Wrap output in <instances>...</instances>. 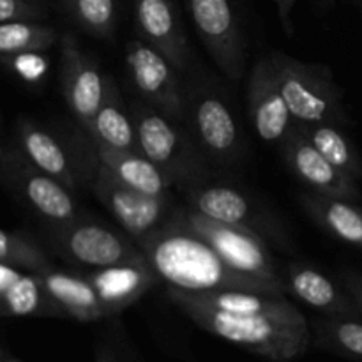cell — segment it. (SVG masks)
<instances>
[{
  "mask_svg": "<svg viewBox=\"0 0 362 362\" xmlns=\"http://www.w3.org/2000/svg\"><path fill=\"white\" fill-rule=\"evenodd\" d=\"M138 151L170 179L173 187H189L212 179V166L198 151L186 124L170 119L154 106L129 101Z\"/></svg>",
  "mask_w": 362,
  "mask_h": 362,
  "instance_id": "3",
  "label": "cell"
},
{
  "mask_svg": "<svg viewBox=\"0 0 362 362\" xmlns=\"http://www.w3.org/2000/svg\"><path fill=\"white\" fill-rule=\"evenodd\" d=\"M60 2L69 20L87 34L99 39H108L115 32V0H60Z\"/></svg>",
  "mask_w": 362,
  "mask_h": 362,
  "instance_id": "30",
  "label": "cell"
},
{
  "mask_svg": "<svg viewBox=\"0 0 362 362\" xmlns=\"http://www.w3.org/2000/svg\"><path fill=\"white\" fill-rule=\"evenodd\" d=\"M57 41L59 32L42 21L21 20L0 23V57L48 52Z\"/></svg>",
  "mask_w": 362,
  "mask_h": 362,
  "instance_id": "27",
  "label": "cell"
},
{
  "mask_svg": "<svg viewBox=\"0 0 362 362\" xmlns=\"http://www.w3.org/2000/svg\"><path fill=\"white\" fill-rule=\"evenodd\" d=\"M304 211L336 239L362 247V207L354 202L325 194L308 193L299 197Z\"/></svg>",
  "mask_w": 362,
  "mask_h": 362,
  "instance_id": "23",
  "label": "cell"
},
{
  "mask_svg": "<svg viewBox=\"0 0 362 362\" xmlns=\"http://www.w3.org/2000/svg\"><path fill=\"white\" fill-rule=\"evenodd\" d=\"M339 281H341V285L345 286V290L350 293L354 303H356L359 318L362 320V274H357L354 271H345Z\"/></svg>",
  "mask_w": 362,
  "mask_h": 362,
  "instance_id": "33",
  "label": "cell"
},
{
  "mask_svg": "<svg viewBox=\"0 0 362 362\" xmlns=\"http://www.w3.org/2000/svg\"><path fill=\"white\" fill-rule=\"evenodd\" d=\"M0 133H2V122H0Z\"/></svg>",
  "mask_w": 362,
  "mask_h": 362,
  "instance_id": "35",
  "label": "cell"
},
{
  "mask_svg": "<svg viewBox=\"0 0 362 362\" xmlns=\"http://www.w3.org/2000/svg\"><path fill=\"white\" fill-rule=\"evenodd\" d=\"M46 16V7L37 0H0V23L21 20L41 21Z\"/></svg>",
  "mask_w": 362,
  "mask_h": 362,
  "instance_id": "32",
  "label": "cell"
},
{
  "mask_svg": "<svg viewBox=\"0 0 362 362\" xmlns=\"http://www.w3.org/2000/svg\"><path fill=\"white\" fill-rule=\"evenodd\" d=\"M81 131L92 140L115 151H138L131 108L112 76L106 80L105 99L94 119L87 127H81Z\"/></svg>",
  "mask_w": 362,
  "mask_h": 362,
  "instance_id": "22",
  "label": "cell"
},
{
  "mask_svg": "<svg viewBox=\"0 0 362 362\" xmlns=\"http://www.w3.org/2000/svg\"><path fill=\"white\" fill-rule=\"evenodd\" d=\"M184 200L187 207L230 225L244 226L264 239L281 240L283 232L265 209H260L246 193L228 184H218L211 180L184 187Z\"/></svg>",
  "mask_w": 362,
  "mask_h": 362,
  "instance_id": "12",
  "label": "cell"
},
{
  "mask_svg": "<svg viewBox=\"0 0 362 362\" xmlns=\"http://www.w3.org/2000/svg\"><path fill=\"white\" fill-rule=\"evenodd\" d=\"M126 69L134 98L184 124L186 81L168 59L141 39H134L126 46Z\"/></svg>",
  "mask_w": 362,
  "mask_h": 362,
  "instance_id": "10",
  "label": "cell"
},
{
  "mask_svg": "<svg viewBox=\"0 0 362 362\" xmlns=\"http://www.w3.org/2000/svg\"><path fill=\"white\" fill-rule=\"evenodd\" d=\"M37 276L45 292L64 317L80 322H94L108 317L98 292L85 274L60 271L52 265Z\"/></svg>",
  "mask_w": 362,
  "mask_h": 362,
  "instance_id": "20",
  "label": "cell"
},
{
  "mask_svg": "<svg viewBox=\"0 0 362 362\" xmlns=\"http://www.w3.org/2000/svg\"><path fill=\"white\" fill-rule=\"evenodd\" d=\"M269 57L279 90L299 126L346 122L341 90L327 66L303 62L283 52Z\"/></svg>",
  "mask_w": 362,
  "mask_h": 362,
  "instance_id": "6",
  "label": "cell"
},
{
  "mask_svg": "<svg viewBox=\"0 0 362 362\" xmlns=\"http://www.w3.org/2000/svg\"><path fill=\"white\" fill-rule=\"evenodd\" d=\"M0 317H64L42 288L37 274L16 276L0 286Z\"/></svg>",
  "mask_w": 362,
  "mask_h": 362,
  "instance_id": "25",
  "label": "cell"
},
{
  "mask_svg": "<svg viewBox=\"0 0 362 362\" xmlns=\"http://www.w3.org/2000/svg\"><path fill=\"white\" fill-rule=\"evenodd\" d=\"M278 4V9H279V18H281V23L285 27L286 34L292 35L293 34V28H292V21H290V13H292V7L296 4V0H274Z\"/></svg>",
  "mask_w": 362,
  "mask_h": 362,
  "instance_id": "34",
  "label": "cell"
},
{
  "mask_svg": "<svg viewBox=\"0 0 362 362\" xmlns=\"http://www.w3.org/2000/svg\"><path fill=\"white\" fill-rule=\"evenodd\" d=\"M308 140L317 147L325 159L332 163L354 180L362 175V161L350 138L343 133L341 124L322 122L313 126H300Z\"/></svg>",
  "mask_w": 362,
  "mask_h": 362,
  "instance_id": "26",
  "label": "cell"
},
{
  "mask_svg": "<svg viewBox=\"0 0 362 362\" xmlns=\"http://www.w3.org/2000/svg\"><path fill=\"white\" fill-rule=\"evenodd\" d=\"M16 145L32 165L73 193L83 184V165L76 145L71 147L69 144H64L41 124L28 119L20 120L16 126Z\"/></svg>",
  "mask_w": 362,
  "mask_h": 362,
  "instance_id": "16",
  "label": "cell"
},
{
  "mask_svg": "<svg viewBox=\"0 0 362 362\" xmlns=\"http://www.w3.org/2000/svg\"><path fill=\"white\" fill-rule=\"evenodd\" d=\"M166 297L211 334L258 356L290 361L303 356L311 341V327L299 310L292 313L237 315L194 303L182 290L166 288Z\"/></svg>",
  "mask_w": 362,
  "mask_h": 362,
  "instance_id": "2",
  "label": "cell"
},
{
  "mask_svg": "<svg viewBox=\"0 0 362 362\" xmlns=\"http://www.w3.org/2000/svg\"><path fill=\"white\" fill-rule=\"evenodd\" d=\"M286 293L324 317L359 318L356 303L341 281L336 283L320 269L304 262H290L285 269Z\"/></svg>",
  "mask_w": 362,
  "mask_h": 362,
  "instance_id": "18",
  "label": "cell"
},
{
  "mask_svg": "<svg viewBox=\"0 0 362 362\" xmlns=\"http://www.w3.org/2000/svg\"><path fill=\"white\" fill-rule=\"evenodd\" d=\"M318 345L350 359L362 361V320L349 317H322L313 322Z\"/></svg>",
  "mask_w": 362,
  "mask_h": 362,
  "instance_id": "28",
  "label": "cell"
},
{
  "mask_svg": "<svg viewBox=\"0 0 362 362\" xmlns=\"http://www.w3.org/2000/svg\"><path fill=\"white\" fill-rule=\"evenodd\" d=\"M184 292V290H182ZM194 303L216 308L226 313L258 315V313H292L296 304L290 303L283 293L250 292V290H218V292H184Z\"/></svg>",
  "mask_w": 362,
  "mask_h": 362,
  "instance_id": "24",
  "label": "cell"
},
{
  "mask_svg": "<svg viewBox=\"0 0 362 362\" xmlns=\"http://www.w3.org/2000/svg\"><path fill=\"white\" fill-rule=\"evenodd\" d=\"M134 23L141 41L161 53L180 73L189 69L191 48L173 0H133Z\"/></svg>",
  "mask_w": 362,
  "mask_h": 362,
  "instance_id": "17",
  "label": "cell"
},
{
  "mask_svg": "<svg viewBox=\"0 0 362 362\" xmlns=\"http://www.w3.org/2000/svg\"><path fill=\"white\" fill-rule=\"evenodd\" d=\"M138 247L159 281H165L170 288L184 292L250 290L279 293L265 283L233 271L202 237L173 214L165 225L140 240Z\"/></svg>",
  "mask_w": 362,
  "mask_h": 362,
  "instance_id": "1",
  "label": "cell"
},
{
  "mask_svg": "<svg viewBox=\"0 0 362 362\" xmlns=\"http://www.w3.org/2000/svg\"><path fill=\"white\" fill-rule=\"evenodd\" d=\"M106 80L99 64L80 48L76 35L66 32L60 37V88L80 127H87L101 106Z\"/></svg>",
  "mask_w": 362,
  "mask_h": 362,
  "instance_id": "13",
  "label": "cell"
},
{
  "mask_svg": "<svg viewBox=\"0 0 362 362\" xmlns=\"http://www.w3.org/2000/svg\"><path fill=\"white\" fill-rule=\"evenodd\" d=\"M187 131L212 168L239 163L244 154V136L225 95L207 78L189 76L186 81Z\"/></svg>",
  "mask_w": 362,
  "mask_h": 362,
  "instance_id": "4",
  "label": "cell"
},
{
  "mask_svg": "<svg viewBox=\"0 0 362 362\" xmlns=\"http://www.w3.org/2000/svg\"><path fill=\"white\" fill-rule=\"evenodd\" d=\"M98 292L108 317L120 313L140 300L159 281L154 269L144 258L85 272Z\"/></svg>",
  "mask_w": 362,
  "mask_h": 362,
  "instance_id": "19",
  "label": "cell"
},
{
  "mask_svg": "<svg viewBox=\"0 0 362 362\" xmlns=\"http://www.w3.org/2000/svg\"><path fill=\"white\" fill-rule=\"evenodd\" d=\"M0 265L39 274L52 267V262L32 235L25 232L0 230Z\"/></svg>",
  "mask_w": 362,
  "mask_h": 362,
  "instance_id": "29",
  "label": "cell"
},
{
  "mask_svg": "<svg viewBox=\"0 0 362 362\" xmlns=\"http://www.w3.org/2000/svg\"><path fill=\"white\" fill-rule=\"evenodd\" d=\"M0 361H2V352H0Z\"/></svg>",
  "mask_w": 362,
  "mask_h": 362,
  "instance_id": "36",
  "label": "cell"
},
{
  "mask_svg": "<svg viewBox=\"0 0 362 362\" xmlns=\"http://www.w3.org/2000/svg\"><path fill=\"white\" fill-rule=\"evenodd\" d=\"M172 214L191 232L202 237L233 271L265 283L286 296L285 274L264 237L244 226L216 221L187 205L173 209Z\"/></svg>",
  "mask_w": 362,
  "mask_h": 362,
  "instance_id": "5",
  "label": "cell"
},
{
  "mask_svg": "<svg viewBox=\"0 0 362 362\" xmlns=\"http://www.w3.org/2000/svg\"><path fill=\"white\" fill-rule=\"evenodd\" d=\"M246 101L251 124L265 144L281 147L299 126L279 90L269 55L262 57L251 71Z\"/></svg>",
  "mask_w": 362,
  "mask_h": 362,
  "instance_id": "14",
  "label": "cell"
},
{
  "mask_svg": "<svg viewBox=\"0 0 362 362\" xmlns=\"http://www.w3.org/2000/svg\"><path fill=\"white\" fill-rule=\"evenodd\" d=\"M0 60L7 64L9 69L14 71L21 80L30 81V83L41 81L46 76L49 67V60L45 55V52H28L20 53V55L0 57Z\"/></svg>",
  "mask_w": 362,
  "mask_h": 362,
  "instance_id": "31",
  "label": "cell"
},
{
  "mask_svg": "<svg viewBox=\"0 0 362 362\" xmlns=\"http://www.w3.org/2000/svg\"><path fill=\"white\" fill-rule=\"evenodd\" d=\"M194 30L228 80H240L246 66L244 32L235 0H186Z\"/></svg>",
  "mask_w": 362,
  "mask_h": 362,
  "instance_id": "11",
  "label": "cell"
},
{
  "mask_svg": "<svg viewBox=\"0 0 362 362\" xmlns=\"http://www.w3.org/2000/svg\"><path fill=\"white\" fill-rule=\"evenodd\" d=\"M85 140H87L94 158L120 182L133 187V189L141 191V193L170 197L173 184L140 151H115V148H110L99 141L92 140L87 134H85Z\"/></svg>",
  "mask_w": 362,
  "mask_h": 362,
  "instance_id": "21",
  "label": "cell"
},
{
  "mask_svg": "<svg viewBox=\"0 0 362 362\" xmlns=\"http://www.w3.org/2000/svg\"><path fill=\"white\" fill-rule=\"evenodd\" d=\"M0 184L28 205L45 225H60L81 214L73 191L32 165L16 144H0Z\"/></svg>",
  "mask_w": 362,
  "mask_h": 362,
  "instance_id": "9",
  "label": "cell"
},
{
  "mask_svg": "<svg viewBox=\"0 0 362 362\" xmlns=\"http://www.w3.org/2000/svg\"><path fill=\"white\" fill-rule=\"evenodd\" d=\"M279 148L290 172L304 186L310 187V191L350 202H357L361 198L356 180L325 159L308 140L300 126L296 127Z\"/></svg>",
  "mask_w": 362,
  "mask_h": 362,
  "instance_id": "15",
  "label": "cell"
},
{
  "mask_svg": "<svg viewBox=\"0 0 362 362\" xmlns=\"http://www.w3.org/2000/svg\"><path fill=\"white\" fill-rule=\"evenodd\" d=\"M76 148L83 165V184L136 243L165 225L172 214L170 197L141 193L120 182L94 158L85 134L80 136Z\"/></svg>",
  "mask_w": 362,
  "mask_h": 362,
  "instance_id": "7",
  "label": "cell"
},
{
  "mask_svg": "<svg viewBox=\"0 0 362 362\" xmlns=\"http://www.w3.org/2000/svg\"><path fill=\"white\" fill-rule=\"evenodd\" d=\"M42 232L62 260L85 271L144 258L140 247L129 239L83 214L60 225L42 223Z\"/></svg>",
  "mask_w": 362,
  "mask_h": 362,
  "instance_id": "8",
  "label": "cell"
},
{
  "mask_svg": "<svg viewBox=\"0 0 362 362\" xmlns=\"http://www.w3.org/2000/svg\"><path fill=\"white\" fill-rule=\"evenodd\" d=\"M324 2H331V0H324Z\"/></svg>",
  "mask_w": 362,
  "mask_h": 362,
  "instance_id": "37",
  "label": "cell"
}]
</instances>
